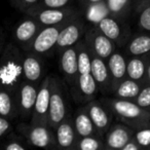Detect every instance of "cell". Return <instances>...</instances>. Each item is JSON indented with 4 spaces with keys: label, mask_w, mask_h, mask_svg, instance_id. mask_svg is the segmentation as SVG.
Segmentation results:
<instances>
[{
    "label": "cell",
    "mask_w": 150,
    "mask_h": 150,
    "mask_svg": "<svg viewBox=\"0 0 150 150\" xmlns=\"http://www.w3.org/2000/svg\"><path fill=\"white\" fill-rule=\"evenodd\" d=\"M24 52L13 42L5 43L0 54V86L18 97L23 81Z\"/></svg>",
    "instance_id": "1"
},
{
    "label": "cell",
    "mask_w": 150,
    "mask_h": 150,
    "mask_svg": "<svg viewBox=\"0 0 150 150\" xmlns=\"http://www.w3.org/2000/svg\"><path fill=\"white\" fill-rule=\"evenodd\" d=\"M113 115L134 131L150 127V111L140 107L135 101L119 98L102 99Z\"/></svg>",
    "instance_id": "2"
},
{
    "label": "cell",
    "mask_w": 150,
    "mask_h": 150,
    "mask_svg": "<svg viewBox=\"0 0 150 150\" xmlns=\"http://www.w3.org/2000/svg\"><path fill=\"white\" fill-rule=\"evenodd\" d=\"M68 93V86L64 84L62 79L52 75L50 101V127L54 129L71 113Z\"/></svg>",
    "instance_id": "3"
},
{
    "label": "cell",
    "mask_w": 150,
    "mask_h": 150,
    "mask_svg": "<svg viewBox=\"0 0 150 150\" xmlns=\"http://www.w3.org/2000/svg\"><path fill=\"white\" fill-rule=\"evenodd\" d=\"M17 131L26 138L32 147L58 149L54 131L50 125L21 122L17 125Z\"/></svg>",
    "instance_id": "4"
},
{
    "label": "cell",
    "mask_w": 150,
    "mask_h": 150,
    "mask_svg": "<svg viewBox=\"0 0 150 150\" xmlns=\"http://www.w3.org/2000/svg\"><path fill=\"white\" fill-rule=\"evenodd\" d=\"M24 13L33 17L42 26L57 25V24L64 23V22L80 16V13L74 7L69 6V5L65 7H61V8H46V7L32 6Z\"/></svg>",
    "instance_id": "5"
},
{
    "label": "cell",
    "mask_w": 150,
    "mask_h": 150,
    "mask_svg": "<svg viewBox=\"0 0 150 150\" xmlns=\"http://www.w3.org/2000/svg\"><path fill=\"white\" fill-rule=\"evenodd\" d=\"M52 75H46L41 81L36 97L30 122L34 125H50V101Z\"/></svg>",
    "instance_id": "6"
},
{
    "label": "cell",
    "mask_w": 150,
    "mask_h": 150,
    "mask_svg": "<svg viewBox=\"0 0 150 150\" xmlns=\"http://www.w3.org/2000/svg\"><path fill=\"white\" fill-rule=\"evenodd\" d=\"M86 30V27L80 16L68 21L59 34L54 52L60 54L66 48L76 45L80 40L83 39Z\"/></svg>",
    "instance_id": "7"
},
{
    "label": "cell",
    "mask_w": 150,
    "mask_h": 150,
    "mask_svg": "<svg viewBox=\"0 0 150 150\" xmlns=\"http://www.w3.org/2000/svg\"><path fill=\"white\" fill-rule=\"evenodd\" d=\"M67 22L68 21L61 24H57V25L43 26L26 52H34V54H40L42 57L54 52V46L58 41L59 34Z\"/></svg>",
    "instance_id": "8"
},
{
    "label": "cell",
    "mask_w": 150,
    "mask_h": 150,
    "mask_svg": "<svg viewBox=\"0 0 150 150\" xmlns=\"http://www.w3.org/2000/svg\"><path fill=\"white\" fill-rule=\"evenodd\" d=\"M42 27L43 26L37 20L26 15V17L23 18L13 30V37L16 44L23 50V52H26Z\"/></svg>",
    "instance_id": "9"
},
{
    "label": "cell",
    "mask_w": 150,
    "mask_h": 150,
    "mask_svg": "<svg viewBox=\"0 0 150 150\" xmlns=\"http://www.w3.org/2000/svg\"><path fill=\"white\" fill-rule=\"evenodd\" d=\"M83 38L92 52L104 60H107L112 52H115V42L102 33L96 25H92V27L86 28Z\"/></svg>",
    "instance_id": "10"
},
{
    "label": "cell",
    "mask_w": 150,
    "mask_h": 150,
    "mask_svg": "<svg viewBox=\"0 0 150 150\" xmlns=\"http://www.w3.org/2000/svg\"><path fill=\"white\" fill-rule=\"evenodd\" d=\"M40 83L23 80L20 84L18 91V109H19V118L22 120H30L33 113L36 97L39 90Z\"/></svg>",
    "instance_id": "11"
},
{
    "label": "cell",
    "mask_w": 150,
    "mask_h": 150,
    "mask_svg": "<svg viewBox=\"0 0 150 150\" xmlns=\"http://www.w3.org/2000/svg\"><path fill=\"white\" fill-rule=\"evenodd\" d=\"M71 96L74 101L78 104H86L95 100L98 95L99 88L95 78L93 77L92 72L78 74L76 83L70 90Z\"/></svg>",
    "instance_id": "12"
},
{
    "label": "cell",
    "mask_w": 150,
    "mask_h": 150,
    "mask_svg": "<svg viewBox=\"0 0 150 150\" xmlns=\"http://www.w3.org/2000/svg\"><path fill=\"white\" fill-rule=\"evenodd\" d=\"M84 105H86L88 114L93 120V123L98 132V135L104 138V135L108 131L110 125H112L113 113L102 100L95 99Z\"/></svg>",
    "instance_id": "13"
},
{
    "label": "cell",
    "mask_w": 150,
    "mask_h": 150,
    "mask_svg": "<svg viewBox=\"0 0 150 150\" xmlns=\"http://www.w3.org/2000/svg\"><path fill=\"white\" fill-rule=\"evenodd\" d=\"M45 76V63L42 56L31 52H24L23 79L34 83H41Z\"/></svg>",
    "instance_id": "14"
},
{
    "label": "cell",
    "mask_w": 150,
    "mask_h": 150,
    "mask_svg": "<svg viewBox=\"0 0 150 150\" xmlns=\"http://www.w3.org/2000/svg\"><path fill=\"white\" fill-rule=\"evenodd\" d=\"M134 131L129 125L121 123H112L104 135L105 149L121 150L123 146L134 137Z\"/></svg>",
    "instance_id": "15"
},
{
    "label": "cell",
    "mask_w": 150,
    "mask_h": 150,
    "mask_svg": "<svg viewBox=\"0 0 150 150\" xmlns=\"http://www.w3.org/2000/svg\"><path fill=\"white\" fill-rule=\"evenodd\" d=\"M60 70L69 90L73 88L78 76V61L76 45L63 50L60 54Z\"/></svg>",
    "instance_id": "16"
},
{
    "label": "cell",
    "mask_w": 150,
    "mask_h": 150,
    "mask_svg": "<svg viewBox=\"0 0 150 150\" xmlns=\"http://www.w3.org/2000/svg\"><path fill=\"white\" fill-rule=\"evenodd\" d=\"M54 131L58 149H76L78 135L75 129L72 112L63 119Z\"/></svg>",
    "instance_id": "17"
},
{
    "label": "cell",
    "mask_w": 150,
    "mask_h": 150,
    "mask_svg": "<svg viewBox=\"0 0 150 150\" xmlns=\"http://www.w3.org/2000/svg\"><path fill=\"white\" fill-rule=\"evenodd\" d=\"M96 26L102 33L113 40L115 44L122 45L129 41V29L121 23V19L108 16L99 22Z\"/></svg>",
    "instance_id": "18"
},
{
    "label": "cell",
    "mask_w": 150,
    "mask_h": 150,
    "mask_svg": "<svg viewBox=\"0 0 150 150\" xmlns=\"http://www.w3.org/2000/svg\"><path fill=\"white\" fill-rule=\"evenodd\" d=\"M91 72L98 84L101 94H111V77L107 61L100 58L92 52V66Z\"/></svg>",
    "instance_id": "19"
},
{
    "label": "cell",
    "mask_w": 150,
    "mask_h": 150,
    "mask_svg": "<svg viewBox=\"0 0 150 150\" xmlns=\"http://www.w3.org/2000/svg\"><path fill=\"white\" fill-rule=\"evenodd\" d=\"M109 73L111 77V94L114 88L127 78V58L122 52H113L107 59Z\"/></svg>",
    "instance_id": "20"
},
{
    "label": "cell",
    "mask_w": 150,
    "mask_h": 150,
    "mask_svg": "<svg viewBox=\"0 0 150 150\" xmlns=\"http://www.w3.org/2000/svg\"><path fill=\"white\" fill-rule=\"evenodd\" d=\"M146 68H147V54L131 56L127 59V77L136 80L143 86L147 84Z\"/></svg>",
    "instance_id": "21"
},
{
    "label": "cell",
    "mask_w": 150,
    "mask_h": 150,
    "mask_svg": "<svg viewBox=\"0 0 150 150\" xmlns=\"http://www.w3.org/2000/svg\"><path fill=\"white\" fill-rule=\"evenodd\" d=\"M73 120H74L75 129H76L78 138L84 137V136L98 135V132L93 123L86 105L76 109V111L73 113Z\"/></svg>",
    "instance_id": "22"
},
{
    "label": "cell",
    "mask_w": 150,
    "mask_h": 150,
    "mask_svg": "<svg viewBox=\"0 0 150 150\" xmlns=\"http://www.w3.org/2000/svg\"><path fill=\"white\" fill-rule=\"evenodd\" d=\"M0 115L11 120L19 118L18 97L2 86H0Z\"/></svg>",
    "instance_id": "23"
},
{
    "label": "cell",
    "mask_w": 150,
    "mask_h": 150,
    "mask_svg": "<svg viewBox=\"0 0 150 150\" xmlns=\"http://www.w3.org/2000/svg\"><path fill=\"white\" fill-rule=\"evenodd\" d=\"M125 52L129 57L150 54V35L141 33L129 38L125 45Z\"/></svg>",
    "instance_id": "24"
},
{
    "label": "cell",
    "mask_w": 150,
    "mask_h": 150,
    "mask_svg": "<svg viewBox=\"0 0 150 150\" xmlns=\"http://www.w3.org/2000/svg\"><path fill=\"white\" fill-rule=\"evenodd\" d=\"M143 86V84H141L140 82L127 77L114 88L112 94L114 95L115 98L134 101L137 98Z\"/></svg>",
    "instance_id": "25"
},
{
    "label": "cell",
    "mask_w": 150,
    "mask_h": 150,
    "mask_svg": "<svg viewBox=\"0 0 150 150\" xmlns=\"http://www.w3.org/2000/svg\"><path fill=\"white\" fill-rule=\"evenodd\" d=\"M83 8L84 17L90 23H92V25H97L104 18L110 16V11L107 6L106 0L83 5Z\"/></svg>",
    "instance_id": "26"
},
{
    "label": "cell",
    "mask_w": 150,
    "mask_h": 150,
    "mask_svg": "<svg viewBox=\"0 0 150 150\" xmlns=\"http://www.w3.org/2000/svg\"><path fill=\"white\" fill-rule=\"evenodd\" d=\"M32 148L26 138L17 131H11L0 142V149L3 150H27Z\"/></svg>",
    "instance_id": "27"
},
{
    "label": "cell",
    "mask_w": 150,
    "mask_h": 150,
    "mask_svg": "<svg viewBox=\"0 0 150 150\" xmlns=\"http://www.w3.org/2000/svg\"><path fill=\"white\" fill-rule=\"evenodd\" d=\"M77 150H103L105 149L104 138L98 135L79 137L76 143Z\"/></svg>",
    "instance_id": "28"
},
{
    "label": "cell",
    "mask_w": 150,
    "mask_h": 150,
    "mask_svg": "<svg viewBox=\"0 0 150 150\" xmlns=\"http://www.w3.org/2000/svg\"><path fill=\"white\" fill-rule=\"evenodd\" d=\"M132 0H106L110 16L121 19L127 15Z\"/></svg>",
    "instance_id": "29"
},
{
    "label": "cell",
    "mask_w": 150,
    "mask_h": 150,
    "mask_svg": "<svg viewBox=\"0 0 150 150\" xmlns=\"http://www.w3.org/2000/svg\"><path fill=\"white\" fill-rule=\"evenodd\" d=\"M134 101H135L140 107L150 111V84L144 86L143 88H142V90L140 91L137 98Z\"/></svg>",
    "instance_id": "30"
},
{
    "label": "cell",
    "mask_w": 150,
    "mask_h": 150,
    "mask_svg": "<svg viewBox=\"0 0 150 150\" xmlns=\"http://www.w3.org/2000/svg\"><path fill=\"white\" fill-rule=\"evenodd\" d=\"M139 18H138V25L143 31L150 32V5L144 6L139 9Z\"/></svg>",
    "instance_id": "31"
},
{
    "label": "cell",
    "mask_w": 150,
    "mask_h": 150,
    "mask_svg": "<svg viewBox=\"0 0 150 150\" xmlns=\"http://www.w3.org/2000/svg\"><path fill=\"white\" fill-rule=\"evenodd\" d=\"M71 0H39L33 6L46 7V8H61L68 6Z\"/></svg>",
    "instance_id": "32"
},
{
    "label": "cell",
    "mask_w": 150,
    "mask_h": 150,
    "mask_svg": "<svg viewBox=\"0 0 150 150\" xmlns=\"http://www.w3.org/2000/svg\"><path fill=\"white\" fill-rule=\"evenodd\" d=\"M11 1L15 8H17L18 11H22V13H25L30 7L38 3L39 0H11Z\"/></svg>",
    "instance_id": "33"
},
{
    "label": "cell",
    "mask_w": 150,
    "mask_h": 150,
    "mask_svg": "<svg viewBox=\"0 0 150 150\" xmlns=\"http://www.w3.org/2000/svg\"><path fill=\"white\" fill-rule=\"evenodd\" d=\"M13 127L11 119L0 115V142L2 141V139L7 134H9L13 131Z\"/></svg>",
    "instance_id": "34"
},
{
    "label": "cell",
    "mask_w": 150,
    "mask_h": 150,
    "mask_svg": "<svg viewBox=\"0 0 150 150\" xmlns=\"http://www.w3.org/2000/svg\"><path fill=\"white\" fill-rule=\"evenodd\" d=\"M121 150H143V149H142L141 146L136 142V140L134 139V138H132V139L123 146V148Z\"/></svg>",
    "instance_id": "35"
},
{
    "label": "cell",
    "mask_w": 150,
    "mask_h": 150,
    "mask_svg": "<svg viewBox=\"0 0 150 150\" xmlns=\"http://www.w3.org/2000/svg\"><path fill=\"white\" fill-rule=\"evenodd\" d=\"M146 79H147V84H150V54H147V68H146Z\"/></svg>",
    "instance_id": "36"
},
{
    "label": "cell",
    "mask_w": 150,
    "mask_h": 150,
    "mask_svg": "<svg viewBox=\"0 0 150 150\" xmlns=\"http://www.w3.org/2000/svg\"><path fill=\"white\" fill-rule=\"evenodd\" d=\"M147 5H150V0H139L137 4V11L143 8L144 6H147Z\"/></svg>",
    "instance_id": "37"
},
{
    "label": "cell",
    "mask_w": 150,
    "mask_h": 150,
    "mask_svg": "<svg viewBox=\"0 0 150 150\" xmlns=\"http://www.w3.org/2000/svg\"><path fill=\"white\" fill-rule=\"evenodd\" d=\"M99 1H103V0H80V3H81L82 5H86L93 2H99Z\"/></svg>",
    "instance_id": "38"
},
{
    "label": "cell",
    "mask_w": 150,
    "mask_h": 150,
    "mask_svg": "<svg viewBox=\"0 0 150 150\" xmlns=\"http://www.w3.org/2000/svg\"><path fill=\"white\" fill-rule=\"evenodd\" d=\"M5 45V42H4V38H3V36L0 34V54H1V52H2V50L3 47H4Z\"/></svg>",
    "instance_id": "39"
},
{
    "label": "cell",
    "mask_w": 150,
    "mask_h": 150,
    "mask_svg": "<svg viewBox=\"0 0 150 150\" xmlns=\"http://www.w3.org/2000/svg\"><path fill=\"white\" fill-rule=\"evenodd\" d=\"M132 1H136V0H132Z\"/></svg>",
    "instance_id": "40"
}]
</instances>
